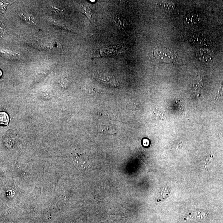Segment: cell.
Instances as JSON below:
<instances>
[{"label":"cell","instance_id":"cell-4","mask_svg":"<svg viewBox=\"0 0 223 223\" xmlns=\"http://www.w3.org/2000/svg\"><path fill=\"white\" fill-rule=\"evenodd\" d=\"M19 16L27 23L31 25H35L36 24L35 19L32 15L26 12H21L19 14Z\"/></svg>","mask_w":223,"mask_h":223},{"label":"cell","instance_id":"cell-6","mask_svg":"<svg viewBox=\"0 0 223 223\" xmlns=\"http://www.w3.org/2000/svg\"><path fill=\"white\" fill-rule=\"evenodd\" d=\"M80 9L81 12H83L90 20L92 19V13L89 7L87 5H81Z\"/></svg>","mask_w":223,"mask_h":223},{"label":"cell","instance_id":"cell-7","mask_svg":"<svg viewBox=\"0 0 223 223\" xmlns=\"http://www.w3.org/2000/svg\"><path fill=\"white\" fill-rule=\"evenodd\" d=\"M114 22L118 28L121 29H124L125 28L126 22L125 19L117 17L115 18Z\"/></svg>","mask_w":223,"mask_h":223},{"label":"cell","instance_id":"cell-5","mask_svg":"<svg viewBox=\"0 0 223 223\" xmlns=\"http://www.w3.org/2000/svg\"><path fill=\"white\" fill-rule=\"evenodd\" d=\"M185 21L187 23L188 25H190V26L194 25L198 22V16L194 14L188 15L186 17Z\"/></svg>","mask_w":223,"mask_h":223},{"label":"cell","instance_id":"cell-8","mask_svg":"<svg viewBox=\"0 0 223 223\" xmlns=\"http://www.w3.org/2000/svg\"><path fill=\"white\" fill-rule=\"evenodd\" d=\"M160 5L164 10L167 11H171L174 8V5L172 4V3L169 2H161L160 3Z\"/></svg>","mask_w":223,"mask_h":223},{"label":"cell","instance_id":"cell-3","mask_svg":"<svg viewBox=\"0 0 223 223\" xmlns=\"http://www.w3.org/2000/svg\"><path fill=\"white\" fill-rule=\"evenodd\" d=\"M197 57L199 60L204 63H208L212 60V53L208 49H201L197 52Z\"/></svg>","mask_w":223,"mask_h":223},{"label":"cell","instance_id":"cell-2","mask_svg":"<svg viewBox=\"0 0 223 223\" xmlns=\"http://www.w3.org/2000/svg\"><path fill=\"white\" fill-rule=\"evenodd\" d=\"M72 159L74 165L79 170H84L90 166L88 159L84 155H75Z\"/></svg>","mask_w":223,"mask_h":223},{"label":"cell","instance_id":"cell-1","mask_svg":"<svg viewBox=\"0 0 223 223\" xmlns=\"http://www.w3.org/2000/svg\"><path fill=\"white\" fill-rule=\"evenodd\" d=\"M156 59L159 61L165 63H170L175 59L174 54L171 50L164 48H158L154 52Z\"/></svg>","mask_w":223,"mask_h":223},{"label":"cell","instance_id":"cell-12","mask_svg":"<svg viewBox=\"0 0 223 223\" xmlns=\"http://www.w3.org/2000/svg\"><path fill=\"white\" fill-rule=\"evenodd\" d=\"M143 144L144 145V146H148V144H149V141H148V140L147 139H144V141H143Z\"/></svg>","mask_w":223,"mask_h":223},{"label":"cell","instance_id":"cell-10","mask_svg":"<svg viewBox=\"0 0 223 223\" xmlns=\"http://www.w3.org/2000/svg\"><path fill=\"white\" fill-rule=\"evenodd\" d=\"M61 84L63 87H67L69 85V81L66 79H62L61 81Z\"/></svg>","mask_w":223,"mask_h":223},{"label":"cell","instance_id":"cell-9","mask_svg":"<svg viewBox=\"0 0 223 223\" xmlns=\"http://www.w3.org/2000/svg\"><path fill=\"white\" fill-rule=\"evenodd\" d=\"M9 122V116L5 112L1 113V123L3 125H7Z\"/></svg>","mask_w":223,"mask_h":223},{"label":"cell","instance_id":"cell-11","mask_svg":"<svg viewBox=\"0 0 223 223\" xmlns=\"http://www.w3.org/2000/svg\"><path fill=\"white\" fill-rule=\"evenodd\" d=\"M1 23V31H2L1 33H5V26H3V24H2V22Z\"/></svg>","mask_w":223,"mask_h":223}]
</instances>
